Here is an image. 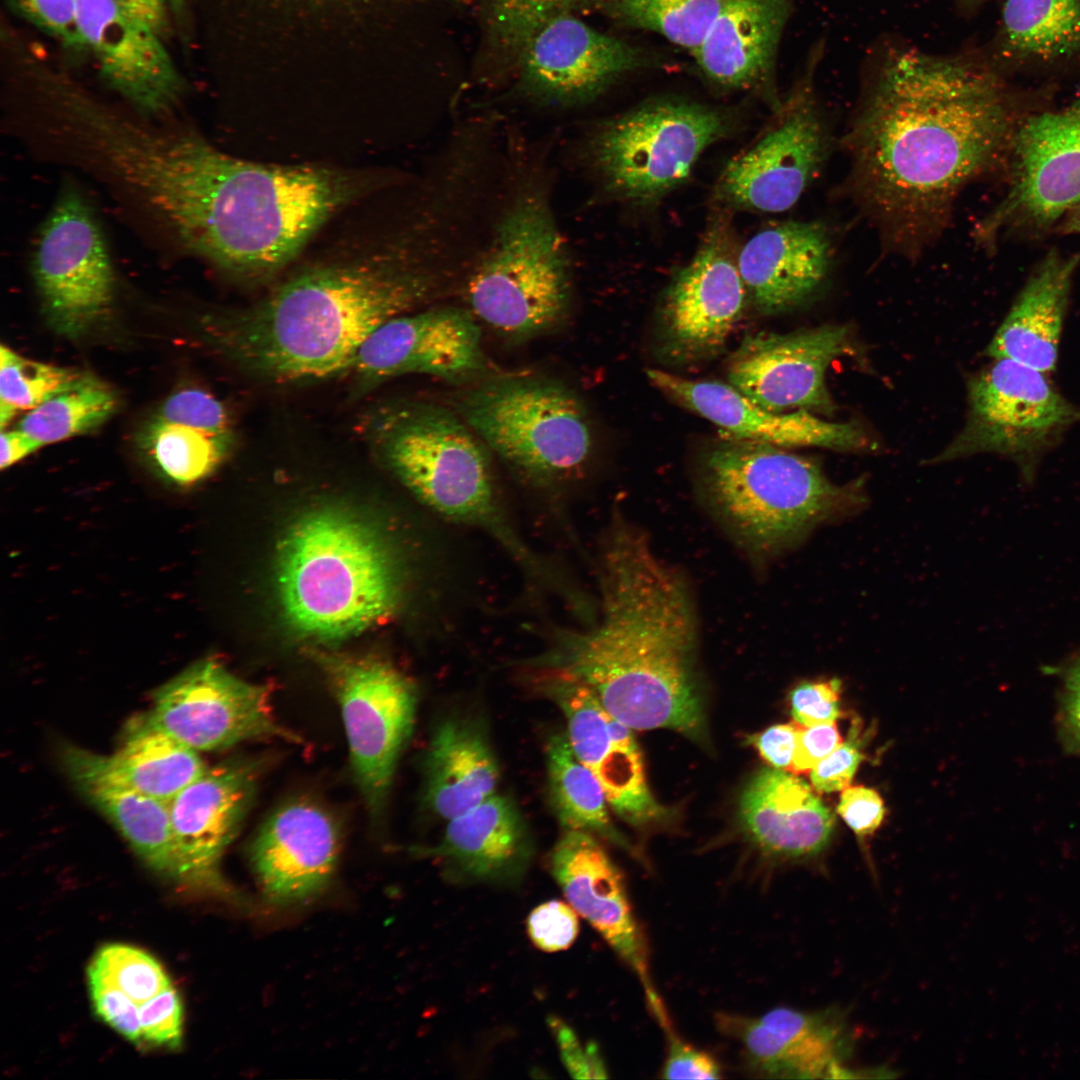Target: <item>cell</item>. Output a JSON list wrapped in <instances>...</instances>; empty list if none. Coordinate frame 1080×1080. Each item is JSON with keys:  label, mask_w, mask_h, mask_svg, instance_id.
<instances>
[{"label": "cell", "mask_w": 1080, "mask_h": 1080, "mask_svg": "<svg viewBox=\"0 0 1080 1080\" xmlns=\"http://www.w3.org/2000/svg\"><path fill=\"white\" fill-rule=\"evenodd\" d=\"M457 412L490 453L539 486L575 476L591 454L592 430L583 401L553 379H481L461 396Z\"/></svg>", "instance_id": "9"}, {"label": "cell", "mask_w": 1080, "mask_h": 1080, "mask_svg": "<svg viewBox=\"0 0 1080 1080\" xmlns=\"http://www.w3.org/2000/svg\"><path fill=\"white\" fill-rule=\"evenodd\" d=\"M550 870L571 907L636 975L659 1026L671 1019L654 987L645 935L620 872L593 835L566 830L552 849Z\"/></svg>", "instance_id": "19"}, {"label": "cell", "mask_w": 1080, "mask_h": 1080, "mask_svg": "<svg viewBox=\"0 0 1080 1080\" xmlns=\"http://www.w3.org/2000/svg\"><path fill=\"white\" fill-rule=\"evenodd\" d=\"M257 760H229L205 771L169 803L177 879L227 891L219 866L255 794Z\"/></svg>", "instance_id": "23"}, {"label": "cell", "mask_w": 1080, "mask_h": 1080, "mask_svg": "<svg viewBox=\"0 0 1080 1080\" xmlns=\"http://www.w3.org/2000/svg\"><path fill=\"white\" fill-rule=\"evenodd\" d=\"M723 0H608L626 25L660 34L693 54L718 15Z\"/></svg>", "instance_id": "40"}, {"label": "cell", "mask_w": 1080, "mask_h": 1080, "mask_svg": "<svg viewBox=\"0 0 1080 1080\" xmlns=\"http://www.w3.org/2000/svg\"><path fill=\"white\" fill-rule=\"evenodd\" d=\"M1015 115L978 56L883 53L844 145L853 193L890 245L913 253L943 231L962 188L1009 151Z\"/></svg>", "instance_id": "1"}, {"label": "cell", "mask_w": 1080, "mask_h": 1080, "mask_svg": "<svg viewBox=\"0 0 1080 1080\" xmlns=\"http://www.w3.org/2000/svg\"><path fill=\"white\" fill-rule=\"evenodd\" d=\"M144 720L198 752L247 740L301 741L275 717L270 687L241 680L210 660L162 685Z\"/></svg>", "instance_id": "15"}, {"label": "cell", "mask_w": 1080, "mask_h": 1080, "mask_svg": "<svg viewBox=\"0 0 1080 1080\" xmlns=\"http://www.w3.org/2000/svg\"><path fill=\"white\" fill-rule=\"evenodd\" d=\"M766 442L729 439L704 459L702 488L714 515L748 550L775 555L865 503L862 481L831 482L813 460Z\"/></svg>", "instance_id": "7"}, {"label": "cell", "mask_w": 1080, "mask_h": 1080, "mask_svg": "<svg viewBox=\"0 0 1080 1080\" xmlns=\"http://www.w3.org/2000/svg\"><path fill=\"white\" fill-rule=\"evenodd\" d=\"M589 0H492L491 24L498 40L519 48L548 19Z\"/></svg>", "instance_id": "43"}, {"label": "cell", "mask_w": 1080, "mask_h": 1080, "mask_svg": "<svg viewBox=\"0 0 1080 1080\" xmlns=\"http://www.w3.org/2000/svg\"><path fill=\"white\" fill-rule=\"evenodd\" d=\"M17 14L73 52L84 51L74 0H8Z\"/></svg>", "instance_id": "46"}, {"label": "cell", "mask_w": 1080, "mask_h": 1080, "mask_svg": "<svg viewBox=\"0 0 1080 1080\" xmlns=\"http://www.w3.org/2000/svg\"><path fill=\"white\" fill-rule=\"evenodd\" d=\"M821 50H814L803 80L775 124L727 164L718 184L721 200L745 209L783 212L817 175L829 152L828 131L813 89Z\"/></svg>", "instance_id": "16"}, {"label": "cell", "mask_w": 1080, "mask_h": 1080, "mask_svg": "<svg viewBox=\"0 0 1080 1080\" xmlns=\"http://www.w3.org/2000/svg\"><path fill=\"white\" fill-rule=\"evenodd\" d=\"M518 50L525 88L560 104L591 100L649 64L638 47L595 30L569 12L545 21Z\"/></svg>", "instance_id": "22"}, {"label": "cell", "mask_w": 1080, "mask_h": 1080, "mask_svg": "<svg viewBox=\"0 0 1080 1080\" xmlns=\"http://www.w3.org/2000/svg\"><path fill=\"white\" fill-rule=\"evenodd\" d=\"M728 130L726 117L712 108L655 101L602 126L592 155L617 196L649 203L682 184L702 152Z\"/></svg>", "instance_id": "10"}, {"label": "cell", "mask_w": 1080, "mask_h": 1080, "mask_svg": "<svg viewBox=\"0 0 1080 1080\" xmlns=\"http://www.w3.org/2000/svg\"><path fill=\"white\" fill-rule=\"evenodd\" d=\"M315 240L257 302L207 315L208 341L246 373L292 384L351 369L370 335L435 287L418 239L376 211Z\"/></svg>", "instance_id": "2"}, {"label": "cell", "mask_w": 1080, "mask_h": 1080, "mask_svg": "<svg viewBox=\"0 0 1080 1080\" xmlns=\"http://www.w3.org/2000/svg\"><path fill=\"white\" fill-rule=\"evenodd\" d=\"M746 295L737 260L711 236L665 293L660 319L665 352L685 362L717 352L740 320Z\"/></svg>", "instance_id": "24"}, {"label": "cell", "mask_w": 1080, "mask_h": 1080, "mask_svg": "<svg viewBox=\"0 0 1080 1080\" xmlns=\"http://www.w3.org/2000/svg\"><path fill=\"white\" fill-rule=\"evenodd\" d=\"M599 579V622L554 630L524 665L584 685L631 729L666 728L704 742L698 624L685 579L622 519L608 530Z\"/></svg>", "instance_id": "3"}, {"label": "cell", "mask_w": 1080, "mask_h": 1080, "mask_svg": "<svg viewBox=\"0 0 1080 1080\" xmlns=\"http://www.w3.org/2000/svg\"><path fill=\"white\" fill-rule=\"evenodd\" d=\"M32 274L49 327L81 338L110 315L115 272L109 248L87 198L65 184L41 225L32 253Z\"/></svg>", "instance_id": "11"}, {"label": "cell", "mask_w": 1080, "mask_h": 1080, "mask_svg": "<svg viewBox=\"0 0 1080 1080\" xmlns=\"http://www.w3.org/2000/svg\"><path fill=\"white\" fill-rule=\"evenodd\" d=\"M63 768L80 794L120 832L152 870L177 879L169 804L118 779L104 756L71 744L59 751Z\"/></svg>", "instance_id": "31"}, {"label": "cell", "mask_w": 1080, "mask_h": 1080, "mask_svg": "<svg viewBox=\"0 0 1080 1080\" xmlns=\"http://www.w3.org/2000/svg\"><path fill=\"white\" fill-rule=\"evenodd\" d=\"M743 827L766 855L779 859L812 857L831 839L835 817L811 787L777 768L759 770L739 802Z\"/></svg>", "instance_id": "30"}, {"label": "cell", "mask_w": 1080, "mask_h": 1080, "mask_svg": "<svg viewBox=\"0 0 1080 1080\" xmlns=\"http://www.w3.org/2000/svg\"><path fill=\"white\" fill-rule=\"evenodd\" d=\"M842 743L835 722L813 726L799 724L790 772L798 775L811 770Z\"/></svg>", "instance_id": "53"}, {"label": "cell", "mask_w": 1080, "mask_h": 1080, "mask_svg": "<svg viewBox=\"0 0 1080 1080\" xmlns=\"http://www.w3.org/2000/svg\"><path fill=\"white\" fill-rule=\"evenodd\" d=\"M235 445L231 416L210 393L185 388L171 394L136 436L139 454L151 470L176 487L208 477Z\"/></svg>", "instance_id": "27"}, {"label": "cell", "mask_w": 1080, "mask_h": 1080, "mask_svg": "<svg viewBox=\"0 0 1080 1080\" xmlns=\"http://www.w3.org/2000/svg\"><path fill=\"white\" fill-rule=\"evenodd\" d=\"M1080 251L1048 253L1016 297L986 350L1046 374L1056 368L1064 318Z\"/></svg>", "instance_id": "33"}, {"label": "cell", "mask_w": 1080, "mask_h": 1080, "mask_svg": "<svg viewBox=\"0 0 1080 1080\" xmlns=\"http://www.w3.org/2000/svg\"><path fill=\"white\" fill-rule=\"evenodd\" d=\"M575 912L570 904L559 900L538 905L527 918L529 938L544 952L569 948L579 932V921Z\"/></svg>", "instance_id": "47"}, {"label": "cell", "mask_w": 1080, "mask_h": 1080, "mask_svg": "<svg viewBox=\"0 0 1080 1080\" xmlns=\"http://www.w3.org/2000/svg\"><path fill=\"white\" fill-rule=\"evenodd\" d=\"M798 726L796 721L773 725L760 733L750 735L748 743L753 745L772 767L790 771Z\"/></svg>", "instance_id": "54"}, {"label": "cell", "mask_w": 1080, "mask_h": 1080, "mask_svg": "<svg viewBox=\"0 0 1080 1080\" xmlns=\"http://www.w3.org/2000/svg\"><path fill=\"white\" fill-rule=\"evenodd\" d=\"M569 744L578 760L600 782L607 802L623 819L646 824L666 816L645 779L637 742L629 726L606 710L580 717L570 728Z\"/></svg>", "instance_id": "35"}, {"label": "cell", "mask_w": 1080, "mask_h": 1080, "mask_svg": "<svg viewBox=\"0 0 1080 1080\" xmlns=\"http://www.w3.org/2000/svg\"><path fill=\"white\" fill-rule=\"evenodd\" d=\"M967 1H983V0H967Z\"/></svg>", "instance_id": "61"}, {"label": "cell", "mask_w": 1080, "mask_h": 1080, "mask_svg": "<svg viewBox=\"0 0 1080 1080\" xmlns=\"http://www.w3.org/2000/svg\"><path fill=\"white\" fill-rule=\"evenodd\" d=\"M572 298L566 245L544 189L519 188L467 288L470 312L503 338L526 341L556 328Z\"/></svg>", "instance_id": "8"}, {"label": "cell", "mask_w": 1080, "mask_h": 1080, "mask_svg": "<svg viewBox=\"0 0 1080 1080\" xmlns=\"http://www.w3.org/2000/svg\"><path fill=\"white\" fill-rule=\"evenodd\" d=\"M104 760L122 782L167 804L207 768L198 751L144 719Z\"/></svg>", "instance_id": "36"}, {"label": "cell", "mask_w": 1080, "mask_h": 1080, "mask_svg": "<svg viewBox=\"0 0 1080 1080\" xmlns=\"http://www.w3.org/2000/svg\"><path fill=\"white\" fill-rule=\"evenodd\" d=\"M142 1043L176 1049L182 1042L183 1007L177 991L169 986L139 1004Z\"/></svg>", "instance_id": "44"}, {"label": "cell", "mask_w": 1080, "mask_h": 1080, "mask_svg": "<svg viewBox=\"0 0 1080 1080\" xmlns=\"http://www.w3.org/2000/svg\"><path fill=\"white\" fill-rule=\"evenodd\" d=\"M425 851L451 882L513 885L526 872L533 847L514 802L494 794L449 820L440 843Z\"/></svg>", "instance_id": "29"}, {"label": "cell", "mask_w": 1080, "mask_h": 1080, "mask_svg": "<svg viewBox=\"0 0 1080 1080\" xmlns=\"http://www.w3.org/2000/svg\"><path fill=\"white\" fill-rule=\"evenodd\" d=\"M335 507L315 508L284 535L277 558L283 617L297 634L336 641L391 616L404 587L402 560L367 521Z\"/></svg>", "instance_id": "5"}, {"label": "cell", "mask_w": 1080, "mask_h": 1080, "mask_svg": "<svg viewBox=\"0 0 1080 1080\" xmlns=\"http://www.w3.org/2000/svg\"><path fill=\"white\" fill-rule=\"evenodd\" d=\"M559 1048L562 1063L574 1078H606L607 1069L593 1042L583 1044L571 1027L556 1016L547 1019Z\"/></svg>", "instance_id": "50"}, {"label": "cell", "mask_w": 1080, "mask_h": 1080, "mask_svg": "<svg viewBox=\"0 0 1080 1080\" xmlns=\"http://www.w3.org/2000/svg\"><path fill=\"white\" fill-rule=\"evenodd\" d=\"M137 18L152 28L163 40L171 34L168 0H118Z\"/></svg>", "instance_id": "55"}, {"label": "cell", "mask_w": 1080, "mask_h": 1080, "mask_svg": "<svg viewBox=\"0 0 1080 1080\" xmlns=\"http://www.w3.org/2000/svg\"><path fill=\"white\" fill-rule=\"evenodd\" d=\"M88 987L97 1016L127 1040L142 1044L139 1004L91 969Z\"/></svg>", "instance_id": "45"}, {"label": "cell", "mask_w": 1080, "mask_h": 1080, "mask_svg": "<svg viewBox=\"0 0 1080 1080\" xmlns=\"http://www.w3.org/2000/svg\"><path fill=\"white\" fill-rule=\"evenodd\" d=\"M795 0H723L692 54L704 75L727 88H748L773 73Z\"/></svg>", "instance_id": "32"}, {"label": "cell", "mask_w": 1080, "mask_h": 1080, "mask_svg": "<svg viewBox=\"0 0 1080 1080\" xmlns=\"http://www.w3.org/2000/svg\"><path fill=\"white\" fill-rule=\"evenodd\" d=\"M1009 152L1008 190L976 229L984 244L1008 229L1048 228L1079 201L1080 94L1064 109L1018 124Z\"/></svg>", "instance_id": "14"}, {"label": "cell", "mask_w": 1080, "mask_h": 1080, "mask_svg": "<svg viewBox=\"0 0 1080 1080\" xmlns=\"http://www.w3.org/2000/svg\"><path fill=\"white\" fill-rule=\"evenodd\" d=\"M646 375L659 391L712 422L729 439L846 451L869 445L856 423L823 420L807 410L773 412L718 381L686 379L659 369H648Z\"/></svg>", "instance_id": "25"}, {"label": "cell", "mask_w": 1080, "mask_h": 1080, "mask_svg": "<svg viewBox=\"0 0 1080 1080\" xmlns=\"http://www.w3.org/2000/svg\"><path fill=\"white\" fill-rule=\"evenodd\" d=\"M834 259L830 228L822 221H788L766 228L742 247L737 265L756 309L766 315L814 295Z\"/></svg>", "instance_id": "28"}, {"label": "cell", "mask_w": 1080, "mask_h": 1080, "mask_svg": "<svg viewBox=\"0 0 1080 1080\" xmlns=\"http://www.w3.org/2000/svg\"><path fill=\"white\" fill-rule=\"evenodd\" d=\"M848 329L840 325L788 334L747 336L730 357L729 384L773 412L833 410L825 384L829 365L848 350Z\"/></svg>", "instance_id": "21"}, {"label": "cell", "mask_w": 1080, "mask_h": 1080, "mask_svg": "<svg viewBox=\"0 0 1080 1080\" xmlns=\"http://www.w3.org/2000/svg\"><path fill=\"white\" fill-rule=\"evenodd\" d=\"M74 7L84 51L105 83L143 117L171 113L185 84L164 40L118 0H74Z\"/></svg>", "instance_id": "18"}, {"label": "cell", "mask_w": 1080, "mask_h": 1080, "mask_svg": "<svg viewBox=\"0 0 1080 1080\" xmlns=\"http://www.w3.org/2000/svg\"><path fill=\"white\" fill-rule=\"evenodd\" d=\"M0 442L1 469L12 466L38 450L40 447H43L39 442L18 428L8 431L2 429Z\"/></svg>", "instance_id": "56"}, {"label": "cell", "mask_w": 1080, "mask_h": 1080, "mask_svg": "<svg viewBox=\"0 0 1080 1080\" xmlns=\"http://www.w3.org/2000/svg\"><path fill=\"white\" fill-rule=\"evenodd\" d=\"M1065 691L1080 693V657L1076 659L1067 672Z\"/></svg>", "instance_id": "58"}, {"label": "cell", "mask_w": 1080, "mask_h": 1080, "mask_svg": "<svg viewBox=\"0 0 1080 1080\" xmlns=\"http://www.w3.org/2000/svg\"><path fill=\"white\" fill-rule=\"evenodd\" d=\"M112 388L89 373L77 377L29 410L17 428L42 446L93 431L116 411Z\"/></svg>", "instance_id": "39"}, {"label": "cell", "mask_w": 1080, "mask_h": 1080, "mask_svg": "<svg viewBox=\"0 0 1080 1080\" xmlns=\"http://www.w3.org/2000/svg\"><path fill=\"white\" fill-rule=\"evenodd\" d=\"M968 399L965 427L934 461L992 452L1031 476L1040 456L1080 420V409L1046 373L1007 358L994 359L970 380Z\"/></svg>", "instance_id": "12"}, {"label": "cell", "mask_w": 1080, "mask_h": 1080, "mask_svg": "<svg viewBox=\"0 0 1080 1080\" xmlns=\"http://www.w3.org/2000/svg\"><path fill=\"white\" fill-rule=\"evenodd\" d=\"M667 1051L662 1068L665 1079H719L722 1070L710 1054L681 1039L675 1030L665 1034Z\"/></svg>", "instance_id": "51"}, {"label": "cell", "mask_w": 1080, "mask_h": 1080, "mask_svg": "<svg viewBox=\"0 0 1080 1080\" xmlns=\"http://www.w3.org/2000/svg\"><path fill=\"white\" fill-rule=\"evenodd\" d=\"M546 764L550 801L560 824L566 830L604 837L634 853V848L610 821L600 782L578 760L566 733L552 735L549 739Z\"/></svg>", "instance_id": "38"}, {"label": "cell", "mask_w": 1080, "mask_h": 1080, "mask_svg": "<svg viewBox=\"0 0 1080 1080\" xmlns=\"http://www.w3.org/2000/svg\"><path fill=\"white\" fill-rule=\"evenodd\" d=\"M499 766L478 720L449 716L435 727L424 759V800L447 821L495 794Z\"/></svg>", "instance_id": "34"}, {"label": "cell", "mask_w": 1080, "mask_h": 1080, "mask_svg": "<svg viewBox=\"0 0 1080 1080\" xmlns=\"http://www.w3.org/2000/svg\"><path fill=\"white\" fill-rule=\"evenodd\" d=\"M369 448L441 518L495 540L536 584L554 568L520 536L496 489L490 451L458 412L425 401L383 404L367 415Z\"/></svg>", "instance_id": "6"}, {"label": "cell", "mask_w": 1080, "mask_h": 1080, "mask_svg": "<svg viewBox=\"0 0 1080 1080\" xmlns=\"http://www.w3.org/2000/svg\"><path fill=\"white\" fill-rule=\"evenodd\" d=\"M489 364L474 315L438 307L396 316L377 328L350 369L358 391L405 374H424L449 383L476 381Z\"/></svg>", "instance_id": "17"}, {"label": "cell", "mask_w": 1080, "mask_h": 1080, "mask_svg": "<svg viewBox=\"0 0 1080 1080\" xmlns=\"http://www.w3.org/2000/svg\"><path fill=\"white\" fill-rule=\"evenodd\" d=\"M1004 57L1033 62L1080 53V0H1005L999 31Z\"/></svg>", "instance_id": "37"}, {"label": "cell", "mask_w": 1080, "mask_h": 1080, "mask_svg": "<svg viewBox=\"0 0 1080 1080\" xmlns=\"http://www.w3.org/2000/svg\"><path fill=\"white\" fill-rule=\"evenodd\" d=\"M88 969L112 982L138 1004L172 985L153 956L124 944L101 947Z\"/></svg>", "instance_id": "42"}, {"label": "cell", "mask_w": 1080, "mask_h": 1080, "mask_svg": "<svg viewBox=\"0 0 1080 1080\" xmlns=\"http://www.w3.org/2000/svg\"><path fill=\"white\" fill-rule=\"evenodd\" d=\"M1063 720L1072 742L1080 749V693L1064 691Z\"/></svg>", "instance_id": "57"}, {"label": "cell", "mask_w": 1080, "mask_h": 1080, "mask_svg": "<svg viewBox=\"0 0 1080 1080\" xmlns=\"http://www.w3.org/2000/svg\"><path fill=\"white\" fill-rule=\"evenodd\" d=\"M841 688L842 682L838 678L807 681L796 686L790 694L794 720L803 726L834 722L842 715Z\"/></svg>", "instance_id": "48"}, {"label": "cell", "mask_w": 1080, "mask_h": 1080, "mask_svg": "<svg viewBox=\"0 0 1080 1080\" xmlns=\"http://www.w3.org/2000/svg\"><path fill=\"white\" fill-rule=\"evenodd\" d=\"M721 1033L737 1042L746 1068L763 1078L851 1077L843 1064L853 1048L844 1011L777 1007L761 1016L720 1012Z\"/></svg>", "instance_id": "20"}, {"label": "cell", "mask_w": 1080, "mask_h": 1080, "mask_svg": "<svg viewBox=\"0 0 1080 1080\" xmlns=\"http://www.w3.org/2000/svg\"><path fill=\"white\" fill-rule=\"evenodd\" d=\"M340 706L354 778L372 814L383 808L414 725L416 690L391 664L373 657L317 651Z\"/></svg>", "instance_id": "13"}, {"label": "cell", "mask_w": 1080, "mask_h": 1080, "mask_svg": "<svg viewBox=\"0 0 1080 1080\" xmlns=\"http://www.w3.org/2000/svg\"><path fill=\"white\" fill-rule=\"evenodd\" d=\"M340 836L327 811L309 801L277 809L250 846V862L265 898L289 905L318 895L330 881Z\"/></svg>", "instance_id": "26"}, {"label": "cell", "mask_w": 1080, "mask_h": 1080, "mask_svg": "<svg viewBox=\"0 0 1080 1080\" xmlns=\"http://www.w3.org/2000/svg\"><path fill=\"white\" fill-rule=\"evenodd\" d=\"M0 424L31 410L77 377L80 371L25 358L0 348Z\"/></svg>", "instance_id": "41"}, {"label": "cell", "mask_w": 1080, "mask_h": 1080, "mask_svg": "<svg viewBox=\"0 0 1080 1080\" xmlns=\"http://www.w3.org/2000/svg\"><path fill=\"white\" fill-rule=\"evenodd\" d=\"M171 14L178 19H183L185 14L186 0H168Z\"/></svg>", "instance_id": "60"}, {"label": "cell", "mask_w": 1080, "mask_h": 1080, "mask_svg": "<svg viewBox=\"0 0 1080 1080\" xmlns=\"http://www.w3.org/2000/svg\"><path fill=\"white\" fill-rule=\"evenodd\" d=\"M860 736V727L853 725L847 740L811 770L810 778L815 790L830 793L842 791L849 786L864 760Z\"/></svg>", "instance_id": "49"}, {"label": "cell", "mask_w": 1080, "mask_h": 1080, "mask_svg": "<svg viewBox=\"0 0 1080 1080\" xmlns=\"http://www.w3.org/2000/svg\"><path fill=\"white\" fill-rule=\"evenodd\" d=\"M837 811L846 824L859 836L872 834L882 823L885 807L880 795L865 786H848L842 790Z\"/></svg>", "instance_id": "52"}, {"label": "cell", "mask_w": 1080, "mask_h": 1080, "mask_svg": "<svg viewBox=\"0 0 1080 1080\" xmlns=\"http://www.w3.org/2000/svg\"><path fill=\"white\" fill-rule=\"evenodd\" d=\"M1065 228L1064 231L1068 233L1080 234V199L1079 201L1068 211L1065 215Z\"/></svg>", "instance_id": "59"}, {"label": "cell", "mask_w": 1080, "mask_h": 1080, "mask_svg": "<svg viewBox=\"0 0 1080 1080\" xmlns=\"http://www.w3.org/2000/svg\"><path fill=\"white\" fill-rule=\"evenodd\" d=\"M392 179L375 168L243 159L197 133L170 173L171 244L232 280L267 284L336 217Z\"/></svg>", "instance_id": "4"}]
</instances>
